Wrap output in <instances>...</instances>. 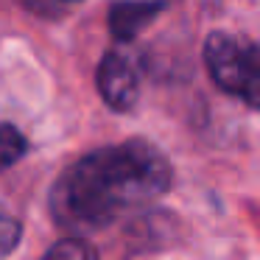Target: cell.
Segmentation results:
<instances>
[{
    "mask_svg": "<svg viewBox=\"0 0 260 260\" xmlns=\"http://www.w3.org/2000/svg\"><path fill=\"white\" fill-rule=\"evenodd\" d=\"M171 162L154 143L126 140L76 159L51 187V213L70 232H95L171 187Z\"/></svg>",
    "mask_w": 260,
    "mask_h": 260,
    "instance_id": "cell-1",
    "label": "cell"
},
{
    "mask_svg": "<svg viewBox=\"0 0 260 260\" xmlns=\"http://www.w3.org/2000/svg\"><path fill=\"white\" fill-rule=\"evenodd\" d=\"M204 64L213 81L232 98L260 112V45L238 34L213 31L204 40Z\"/></svg>",
    "mask_w": 260,
    "mask_h": 260,
    "instance_id": "cell-2",
    "label": "cell"
},
{
    "mask_svg": "<svg viewBox=\"0 0 260 260\" xmlns=\"http://www.w3.org/2000/svg\"><path fill=\"white\" fill-rule=\"evenodd\" d=\"M95 84L107 107L115 112H129L140 95V79H137L135 64L118 51L104 53L101 64L95 70Z\"/></svg>",
    "mask_w": 260,
    "mask_h": 260,
    "instance_id": "cell-3",
    "label": "cell"
},
{
    "mask_svg": "<svg viewBox=\"0 0 260 260\" xmlns=\"http://www.w3.org/2000/svg\"><path fill=\"white\" fill-rule=\"evenodd\" d=\"M162 12V0H120V3H112V9H109V31H112L115 40L132 42Z\"/></svg>",
    "mask_w": 260,
    "mask_h": 260,
    "instance_id": "cell-4",
    "label": "cell"
},
{
    "mask_svg": "<svg viewBox=\"0 0 260 260\" xmlns=\"http://www.w3.org/2000/svg\"><path fill=\"white\" fill-rule=\"evenodd\" d=\"M25 151H28V140L23 137V132L12 123H0V171L20 162Z\"/></svg>",
    "mask_w": 260,
    "mask_h": 260,
    "instance_id": "cell-5",
    "label": "cell"
},
{
    "mask_svg": "<svg viewBox=\"0 0 260 260\" xmlns=\"http://www.w3.org/2000/svg\"><path fill=\"white\" fill-rule=\"evenodd\" d=\"M25 12L37 14L42 20H62L73 9H79L84 0H17Z\"/></svg>",
    "mask_w": 260,
    "mask_h": 260,
    "instance_id": "cell-6",
    "label": "cell"
},
{
    "mask_svg": "<svg viewBox=\"0 0 260 260\" xmlns=\"http://www.w3.org/2000/svg\"><path fill=\"white\" fill-rule=\"evenodd\" d=\"M20 238H23V226L20 221L9 213L3 204H0V257L12 254L20 246Z\"/></svg>",
    "mask_w": 260,
    "mask_h": 260,
    "instance_id": "cell-7",
    "label": "cell"
},
{
    "mask_svg": "<svg viewBox=\"0 0 260 260\" xmlns=\"http://www.w3.org/2000/svg\"><path fill=\"white\" fill-rule=\"evenodd\" d=\"M62 260V257H70V260H87V257H95V249L90 243H84V238H64L59 241L56 246L48 249V260Z\"/></svg>",
    "mask_w": 260,
    "mask_h": 260,
    "instance_id": "cell-8",
    "label": "cell"
}]
</instances>
